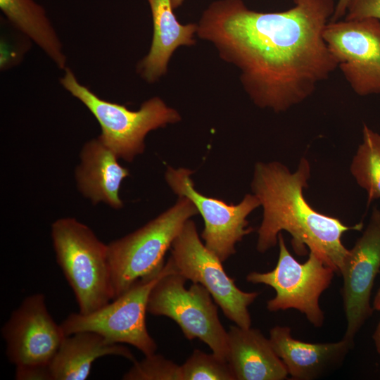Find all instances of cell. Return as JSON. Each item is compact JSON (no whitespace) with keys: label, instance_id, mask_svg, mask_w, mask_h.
I'll use <instances>...</instances> for the list:
<instances>
[{"label":"cell","instance_id":"6da1fadb","mask_svg":"<svg viewBox=\"0 0 380 380\" xmlns=\"http://www.w3.org/2000/svg\"><path fill=\"white\" fill-rule=\"evenodd\" d=\"M281 12L248 9L242 0H219L203 13L197 36L240 71L250 99L284 112L308 99L338 63L323 37L334 0H293Z\"/></svg>","mask_w":380,"mask_h":380},{"label":"cell","instance_id":"7a4b0ae2","mask_svg":"<svg viewBox=\"0 0 380 380\" xmlns=\"http://www.w3.org/2000/svg\"><path fill=\"white\" fill-rule=\"evenodd\" d=\"M311 167L302 157L291 172L277 162H258L251 182L253 194L262 207V220L258 229L256 249L264 253L278 243L282 231L291 236V246L298 255L312 251L339 274L348 249L342 242L348 231H360L362 222L348 226L339 219L315 210L305 200Z\"/></svg>","mask_w":380,"mask_h":380},{"label":"cell","instance_id":"3957f363","mask_svg":"<svg viewBox=\"0 0 380 380\" xmlns=\"http://www.w3.org/2000/svg\"><path fill=\"white\" fill-rule=\"evenodd\" d=\"M51 235L57 263L74 292L79 312L91 313L114 299L108 244L73 217L56 220Z\"/></svg>","mask_w":380,"mask_h":380},{"label":"cell","instance_id":"277c9868","mask_svg":"<svg viewBox=\"0 0 380 380\" xmlns=\"http://www.w3.org/2000/svg\"><path fill=\"white\" fill-rule=\"evenodd\" d=\"M198 211L185 196L134 232L108 244L115 298L140 279L158 272L184 223Z\"/></svg>","mask_w":380,"mask_h":380},{"label":"cell","instance_id":"5b68a950","mask_svg":"<svg viewBox=\"0 0 380 380\" xmlns=\"http://www.w3.org/2000/svg\"><path fill=\"white\" fill-rule=\"evenodd\" d=\"M64 70L60 83L91 113L101 129L99 137L124 160L132 162L144 151L148 132L181 120L178 111L159 97L148 99L139 110H132L125 105L101 99L81 84L70 69Z\"/></svg>","mask_w":380,"mask_h":380},{"label":"cell","instance_id":"8992f818","mask_svg":"<svg viewBox=\"0 0 380 380\" xmlns=\"http://www.w3.org/2000/svg\"><path fill=\"white\" fill-rule=\"evenodd\" d=\"M175 272L176 268L169 258L158 272L139 279L99 309L89 314H70L61 324L65 335L92 331L111 343L132 345L144 355L155 353L157 344L146 324L148 296L161 277Z\"/></svg>","mask_w":380,"mask_h":380},{"label":"cell","instance_id":"52a82bcc","mask_svg":"<svg viewBox=\"0 0 380 380\" xmlns=\"http://www.w3.org/2000/svg\"><path fill=\"white\" fill-rule=\"evenodd\" d=\"M279 256L275 267L269 272L253 271L246 279L272 288L275 296L267 302L270 312L293 309L303 314L315 327H322L324 314L319 304L322 294L331 285L335 270L316 253L300 263L289 251L283 235H278Z\"/></svg>","mask_w":380,"mask_h":380},{"label":"cell","instance_id":"ba28073f","mask_svg":"<svg viewBox=\"0 0 380 380\" xmlns=\"http://www.w3.org/2000/svg\"><path fill=\"white\" fill-rule=\"evenodd\" d=\"M1 333L15 379L49 380V366L65 335L49 312L44 294L25 298Z\"/></svg>","mask_w":380,"mask_h":380},{"label":"cell","instance_id":"9c48e42d","mask_svg":"<svg viewBox=\"0 0 380 380\" xmlns=\"http://www.w3.org/2000/svg\"><path fill=\"white\" fill-rule=\"evenodd\" d=\"M186 281L177 272L161 277L149 294L147 312L172 319L186 338H198L227 361V331L219 318L217 305L203 286L193 283L186 289Z\"/></svg>","mask_w":380,"mask_h":380},{"label":"cell","instance_id":"30bf717a","mask_svg":"<svg viewBox=\"0 0 380 380\" xmlns=\"http://www.w3.org/2000/svg\"><path fill=\"white\" fill-rule=\"evenodd\" d=\"M170 258L178 273L209 291L229 319L241 327H251L248 308L260 292L243 291L236 285L226 273L222 262L201 241L191 219L184 223L174 239Z\"/></svg>","mask_w":380,"mask_h":380},{"label":"cell","instance_id":"8fae6325","mask_svg":"<svg viewBox=\"0 0 380 380\" xmlns=\"http://www.w3.org/2000/svg\"><path fill=\"white\" fill-rule=\"evenodd\" d=\"M193 172L187 168L168 167L165 178L176 195L187 197L195 205L204 221L201 233L204 244L223 262L236 253V244L253 231L247 217L260 206V201L254 194H246L239 203L233 205L203 195L194 187Z\"/></svg>","mask_w":380,"mask_h":380},{"label":"cell","instance_id":"7c38bea8","mask_svg":"<svg viewBox=\"0 0 380 380\" xmlns=\"http://www.w3.org/2000/svg\"><path fill=\"white\" fill-rule=\"evenodd\" d=\"M323 37L355 94H380L379 20L329 21Z\"/></svg>","mask_w":380,"mask_h":380},{"label":"cell","instance_id":"4fadbf2b","mask_svg":"<svg viewBox=\"0 0 380 380\" xmlns=\"http://www.w3.org/2000/svg\"><path fill=\"white\" fill-rule=\"evenodd\" d=\"M379 272L380 210L374 207L361 236L348 249L339 272L346 320L343 338L354 344L356 335L373 314L371 295Z\"/></svg>","mask_w":380,"mask_h":380},{"label":"cell","instance_id":"5bb4252c","mask_svg":"<svg viewBox=\"0 0 380 380\" xmlns=\"http://www.w3.org/2000/svg\"><path fill=\"white\" fill-rule=\"evenodd\" d=\"M277 355L284 364L289 375L295 380H316L338 369L354 343L340 341L309 343L295 338L287 326L277 325L269 337Z\"/></svg>","mask_w":380,"mask_h":380},{"label":"cell","instance_id":"9a60e30c","mask_svg":"<svg viewBox=\"0 0 380 380\" xmlns=\"http://www.w3.org/2000/svg\"><path fill=\"white\" fill-rule=\"evenodd\" d=\"M75 180L81 194L93 204L103 203L114 209L123 207L119 191L129 172L98 137L88 141L80 152Z\"/></svg>","mask_w":380,"mask_h":380},{"label":"cell","instance_id":"2e32d148","mask_svg":"<svg viewBox=\"0 0 380 380\" xmlns=\"http://www.w3.org/2000/svg\"><path fill=\"white\" fill-rule=\"evenodd\" d=\"M227 361L235 380H284L289 374L270 338L253 327L231 326Z\"/></svg>","mask_w":380,"mask_h":380},{"label":"cell","instance_id":"e0dca14e","mask_svg":"<svg viewBox=\"0 0 380 380\" xmlns=\"http://www.w3.org/2000/svg\"><path fill=\"white\" fill-rule=\"evenodd\" d=\"M153 19V39L148 54L138 63L137 72L149 83L167 71L174 51L180 46L194 45L197 24L182 25L173 13L171 0H147Z\"/></svg>","mask_w":380,"mask_h":380},{"label":"cell","instance_id":"ac0fdd59","mask_svg":"<svg viewBox=\"0 0 380 380\" xmlns=\"http://www.w3.org/2000/svg\"><path fill=\"white\" fill-rule=\"evenodd\" d=\"M106 355H118L133 362L136 361L127 347L111 343L97 333L82 331L65 336L49 366V379H86L93 362Z\"/></svg>","mask_w":380,"mask_h":380},{"label":"cell","instance_id":"d6986e66","mask_svg":"<svg viewBox=\"0 0 380 380\" xmlns=\"http://www.w3.org/2000/svg\"><path fill=\"white\" fill-rule=\"evenodd\" d=\"M0 9L17 30L37 44L58 68L65 70L62 44L41 5L34 0H0Z\"/></svg>","mask_w":380,"mask_h":380},{"label":"cell","instance_id":"ffe728a7","mask_svg":"<svg viewBox=\"0 0 380 380\" xmlns=\"http://www.w3.org/2000/svg\"><path fill=\"white\" fill-rule=\"evenodd\" d=\"M350 170L357 184L367 192L368 205L380 198V134L366 124Z\"/></svg>","mask_w":380,"mask_h":380},{"label":"cell","instance_id":"44dd1931","mask_svg":"<svg viewBox=\"0 0 380 380\" xmlns=\"http://www.w3.org/2000/svg\"><path fill=\"white\" fill-rule=\"evenodd\" d=\"M181 372L182 380H235L227 361L199 349L181 365Z\"/></svg>","mask_w":380,"mask_h":380},{"label":"cell","instance_id":"7402d4cb","mask_svg":"<svg viewBox=\"0 0 380 380\" xmlns=\"http://www.w3.org/2000/svg\"><path fill=\"white\" fill-rule=\"evenodd\" d=\"M125 380H182L181 365L160 354L145 355L134 361L131 369L122 376Z\"/></svg>","mask_w":380,"mask_h":380},{"label":"cell","instance_id":"603a6c76","mask_svg":"<svg viewBox=\"0 0 380 380\" xmlns=\"http://www.w3.org/2000/svg\"><path fill=\"white\" fill-rule=\"evenodd\" d=\"M370 18L380 20V0H351L347 8L345 20H355Z\"/></svg>","mask_w":380,"mask_h":380},{"label":"cell","instance_id":"cb8c5ba5","mask_svg":"<svg viewBox=\"0 0 380 380\" xmlns=\"http://www.w3.org/2000/svg\"><path fill=\"white\" fill-rule=\"evenodd\" d=\"M350 1L351 0H338L330 21L334 22L339 20L341 18L345 15Z\"/></svg>","mask_w":380,"mask_h":380},{"label":"cell","instance_id":"d4e9b609","mask_svg":"<svg viewBox=\"0 0 380 380\" xmlns=\"http://www.w3.org/2000/svg\"><path fill=\"white\" fill-rule=\"evenodd\" d=\"M372 340L375 346L376 350L380 356V319L378 322L372 334Z\"/></svg>","mask_w":380,"mask_h":380},{"label":"cell","instance_id":"484cf974","mask_svg":"<svg viewBox=\"0 0 380 380\" xmlns=\"http://www.w3.org/2000/svg\"><path fill=\"white\" fill-rule=\"evenodd\" d=\"M379 274H380V272H379ZM372 307H373L374 310L380 312V286L373 299Z\"/></svg>","mask_w":380,"mask_h":380},{"label":"cell","instance_id":"4316f807","mask_svg":"<svg viewBox=\"0 0 380 380\" xmlns=\"http://www.w3.org/2000/svg\"><path fill=\"white\" fill-rule=\"evenodd\" d=\"M173 8L175 9L179 7L184 0H171Z\"/></svg>","mask_w":380,"mask_h":380}]
</instances>
